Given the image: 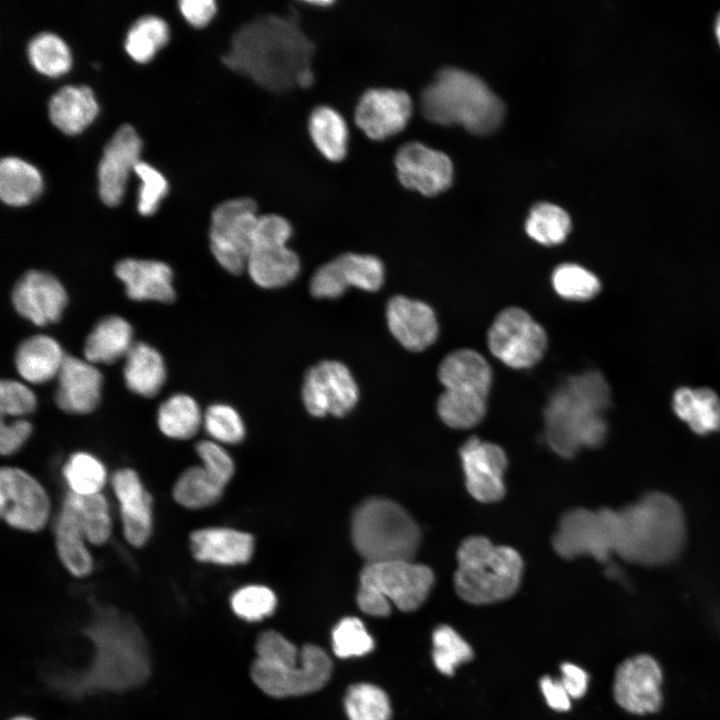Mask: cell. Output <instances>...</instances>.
Instances as JSON below:
<instances>
[{
    "label": "cell",
    "instance_id": "obj_1",
    "mask_svg": "<svg viewBox=\"0 0 720 720\" xmlns=\"http://www.w3.org/2000/svg\"><path fill=\"white\" fill-rule=\"evenodd\" d=\"M313 41L301 29L298 15L267 14L240 26L222 62L274 93L308 88L314 81Z\"/></svg>",
    "mask_w": 720,
    "mask_h": 720
},
{
    "label": "cell",
    "instance_id": "obj_2",
    "mask_svg": "<svg viewBox=\"0 0 720 720\" xmlns=\"http://www.w3.org/2000/svg\"><path fill=\"white\" fill-rule=\"evenodd\" d=\"M610 390L599 372L568 378L555 389L544 409V438L558 456L570 459L583 448H598L607 439L604 411Z\"/></svg>",
    "mask_w": 720,
    "mask_h": 720
},
{
    "label": "cell",
    "instance_id": "obj_3",
    "mask_svg": "<svg viewBox=\"0 0 720 720\" xmlns=\"http://www.w3.org/2000/svg\"><path fill=\"white\" fill-rule=\"evenodd\" d=\"M687 539L682 506L671 495L650 491L616 509V552L623 561L646 567L669 564Z\"/></svg>",
    "mask_w": 720,
    "mask_h": 720
},
{
    "label": "cell",
    "instance_id": "obj_4",
    "mask_svg": "<svg viewBox=\"0 0 720 720\" xmlns=\"http://www.w3.org/2000/svg\"><path fill=\"white\" fill-rule=\"evenodd\" d=\"M423 116L440 125H463L476 135H486L501 124L505 107L478 76L446 67L438 71L421 93Z\"/></svg>",
    "mask_w": 720,
    "mask_h": 720
},
{
    "label": "cell",
    "instance_id": "obj_5",
    "mask_svg": "<svg viewBox=\"0 0 720 720\" xmlns=\"http://www.w3.org/2000/svg\"><path fill=\"white\" fill-rule=\"evenodd\" d=\"M256 660L251 666L253 682L267 695L284 698L316 692L328 682L332 662L319 646L300 650L280 633L262 632L256 641Z\"/></svg>",
    "mask_w": 720,
    "mask_h": 720
},
{
    "label": "cell",
    "instance_id": "obj_6",
    "mask_svg": "<svg viewBox=\"0 0 720 720\" xmlns=\"http://www.w3.org/2000/svg\"><path fill=\"white\" fill-rule=\"evenodd\" d=\"M523 568L520 554L512 547L496 545L483 536L468 537L457 551L455 591L474 605L506 600L518 590Z\"/></svg>",
    "mask_w": 720,
    "mask_h": 720
},
{
    "label": "cell",
    "instance_id": "obj_7",
    "mask_svg": "<svg viewBox=\"0 0 720 720\" xmlns=\"http://www.w3.org/2000/svg\"><path fill=\"white\" fill-rule=\"evenodd\" d=\"M353 544L366 563L413 560L421 541L420 528L398 503L369 498L354 511Z\"/></svg>",
    "mask_w": 720,
    "mask_h": 720
},
{
    "label": "cell",
    "instance_id": "obj_8",
    "mask_svg": "<svg viewBox=\"0 0 720 720\" xmlns=\"http://www.w3.org/2000/svg\"><path fill=\"white\" fill-rule=\"evenodd\" d=\"M438 379L444 387L437 401L443 423L453 429L479 424L486 414L492 384L487 360L472 349L455 350L441 361Z\"/></svg>",
    "mask_w": 720,
    "mask_h": 720
},
{
    "label": "cell",
    "instance_id": "obj_9",
    "mask_svg": "<svg viewBox=\"0 0 720 720\" xmlns=\"http://www.w3.org/2000/svg\"><path fill=\"white\" fill-rule=\"evenodd\" d=\"M292 232L289 221L280 215L259 216L247 263L255 284L266 289L280 288L298 276L299 257L287 246Z\"/></svg>",
    "mask_w": 720,
    "mask_h": 720
},
{
    "label": "cell",
    "instance_id": "obj_10",
    "mask_svg": "<svg viewBox=\"0 0 720 720\" xmlns=\"http://www.w3.org/2000/svg\"><path fill=\"white\" fill-rule=\"evenodd\" d=\"M259 216L256 202L249 197L226 200L212 211L210 248L228 272L239 275L247 270Z\"/></svg>",
    "mask_w": 720,
    "mask_h": 720
},
{
    "label": "cell",
    "instance_id": "obj_11",
    "mask_svg": "<svg viewBox=\"0 0 720 720\" xmlns=\"http://www.w3.org/2000/svg\"><path fill=\"white\" fill-rule=\"evenodd\" d=\"M552 545L562 558L593 557L608 564L616 550V510L574 508L565 512Z\"/></svg>",
    "mask_w": 720,
    "mask_h": 720
},
{
    "label": "cell",
    "instance_id": "obj_12",
    "mask_svg": "<svg viewBox=\"0 0 720 720\" xmlns=\"http://www.w3.org/2000/svg\"><path fill=\"white\" fill-rule=\"evenodd\" d=\"M51 513L48 492L36 477L18 466L0 469V516L8 527L38 533L49 523Z\"/></svg>",
    "mask_w": 720,
    "mask_h": 720
},
{
    "label": "cell",
    "instance_id": "obj_13",
    "mask_svg": "<svg viewBox=\"0 0 720 720\" xmlns=\"http://www.w3.org/2000/svg\"><path fill=\"white\" fill-rule=\"evenodd\" d=\"M487 341L491 353L515 369L530 368L538 363L548 344L544 328L519 307L505 308L496 316Z\"/></svg>",
    "mask_w": 720,
    "mask_h": 720
},
{
    "label": "cell",
    "instance_id": "obj_14",
    "mask_svg": "<svg viewBox=\"0 0 720 720\" xmlns=\"http://www.w3.org/2000/svg\"><path fill=\"white\" fill-rule=\"evenodd\" d=\"M360 583L378 591L399 610L411 612L427 599L434 584L433 571L413 560L366 563Z\"/></svg>",
    "mask_w": 720,
    "mask_h": 720
},
{
    "label": "cell",
    "instance_id": "obj_15",
    "mask_svg": "<svg viewBox=\"0 0 720 720\" xmlns=\"http://www.w3.org/2000/svg\"><path fill=\"white\" fill-rule=\"evenodd\" d=\"M358 398L357 383L342 362L324 360L312 366L305 374L302 399L312 416L330 414L342 417L354 408Z\"/></svg>",
    "mask_w": 720,
    "mask_h": 720
},
{
    "label": "cell",
    "instance_id": "obj_16",
    "mask_svg": "<svg viewBox=\"0 0 720 720\" xmlns=\"http://www.w3.org/2000/svg\"><path fill=\"white\" fill-rule=\"evenodd\" d=\"M119 507L122 533L134 548L144 547L153 528V497L138 472L130 467L115 470L109 481Z\"/></svg>",
    "mask_w": 720,
    "mask_h": 720
},
{
    "label": "cell",
    "instance_id": "obj_17",
    "mask_svg": "<svg viewBox=\"0 0 720 720\" xmlns=\"http://www.w3.org/2000/svg\"><path fill=\"white\" fill-rule=\"evenodd\" d=\"M459 456L469 494L481 503H495L505 495L507 456L495 443L470 437Z\"/></svg>",
    "mask_w": 720,
    "mask_h": 720
},
{
    "label": "cell",
    "instance_id": "obj_18",
    "mask_svg": "<svg viewBox=\"0 0 720 720\" xmlns=\"http://www.w3.org/2000/svg\"><path fill=\"white\" fill-rule=\"evenodd\" d=\"M395 167L400 183L432 197L447 190L453 180V164L443 152L420 142L402 145L395 155Z\"/></svg>",
    "mask_w": 720,
    "mask_h": 720
},
{
    "label": "cell",
    "instance_id": "obj_19",
    "mask_svg": "<svg viewBox=\"0 0 720 720\" xmlns=\"http://www.w3.org/2000/svg\"><path fill=\"white\" fill-rule=\"evenodd\" d=\"M412 100L403 90L371 88L360 97L355 123L372 140H384L402 131L412 114Z\"/></svg>",
    "mask_w": 720,
    "mask_h": 720
},
{
    "label": "cell",
    "instance_id": "obj_20",
    "mask_svg": "<svg viewBox=\"0 0 720 720\" xmlns=\"http://www.w3.org/2000/svg\"><path fill=\"white\" fill-rule=\"evenodd\" d=\"M662 671L648 655H638L617 669L614 696L625 710L636 714L656 711L662 702Z\"/></svg>",
    "mask_w": 720,
    "mask_h": 720
},
{
    "label": "cell",
    "instance_id": "obj_21",
    "mask_svg": "<svg viewBox=\"0 0 720 720\" xmlns=\"http://www.w3.org/2000/svg\"><path fill=\"white\" fill-rule=\"evenodd\" d=\"M142 141L130 124H123L107 142L98 166V189L108 206L118 205L130 170L140 161Z\"/></svg>",
    "mask_w": 720,
    "mask_h": 720
},
{
    "label": "cell",
    "instance_id": "obj_22",
    "mask_svg": "<svg viewBox=\"0 0 720 720\" xmlns=\"http://www.w3.org/2000/svg\"><path fill=\"white\" fill-rule=\"evenodd\" d=\"M12 303L22 317L37 326H44L61 318L67 304V293L52 274L31 270L15 284Z\"/></svg>",
    "mask_w": 720,
    "mask_h": 720
},
{
    "label": "cell",
    "instance_id": "obj_23",
    "mask_svg": "<svg viewBox=\"0 0 720 720\" xmlns=\"http://www.w3.org/2000/svg\"><path fill=\"white\" fill-rule=\"evenodd\" d=\"M386 321L394 338L409 351L425 350L438 336L439 326L434 310L422 301L403 295L388 301Z\"/></svg>",
    "mask_w": 720,
    "mask_h": 720
},
{
    "label": "cell",
    "instance_id": "obj_24",
    "mask_svg": "<svg viewBox=\"0 0 720 720\" xmlns=\"http://www.w3.org/2000/svg\"><path fill=\"white\" fill-rule=\"evenodd\" d=\"M57 380L55 402L62 411L83 415L98 407L103 378L94 364L66 355Z\"/></svg>",
    "mask_w": 720,
    "mask_h": 720
},
{
    "label": "cell",
    "instance_id": "obj_25",
    "mask_svg": "<svg viewBox=\"0 0 720 720\" xmlns=\"http://www.w3.org/2000/svg\"><path fill=\"white\" fill-rule=\"evenodd\" d=\"M383 282V263L373 255L344 253L319 268L320 286L333 299L342 296L350 286L375 292Z\"/></svg>",
    "mask_w": 720,
    "mask_h": 720
},
{
    "label": "cell",
    "instance_id": "obj_26",
    "mask_svg": "<svg viewBox=\"0 0 720 720\" xmlns=\"http://www.w3.org/2000/svg\"><path fill=\"white\" fill-rule=\"evenodd\" d=\"M194 559L201 563L233 566L247 563L254 550L253 537L226 527H206L189 535Z\"/></svg>",
    "mask_w": 720,
    "mask_h": 720
},
{
    "label": "cell",
    "instance_id": "obj_27",
    "mask_svg": "<svg viewBox=\"0 0 720 720\" xmlns=\"http://www.w3.org/2000/svg\"><path fill=\"white\" fill-rule=\"evenodd\" d=\"M115 274L133 300L169 303L175 299L173 273L163 262L127 258L116 264Z\"/></svg>",
    "mask_w": 720,
    "mask_h": 720
},
{
    "label": "cell",
    "instance_id": "obj_28",
    "mask_svg": "<svg viewBox=\"0 0 720 720\" xmlns=\"http://www.w3.org/2000/svg\"><path fill=\"white\" fill-rule=\"evenodd\" d=\"M56 553L62 566L76 578L89 576L94 558L73 513L61 504L53 524Z\"/></svg>",
    "mask_w": 720,
    "mask_h": 720
},
{
    "label": "cell",
    "instance_id": "obj_29",
    "mask_svg": "<svg viewBox=\"0 0 720 720\" xmlns=\"http://www.w3.org/2000/svg\"><path fill=\"white\" fill-rule=\"evenodd\" d=\"M65 357L54 338L38 334L18 346L15 365L23 380L30 384H43L58 376Z\"/></svg>",
    "mask_w": 720,
    "mask_h": 720
},
{
    "label": "cell",
    "instance_id": "obj_30",
    "mask_svg": "<svg viewBox=\"0 0 720 720\" xmlns=\"http://www.w3.org/2000/svg\"><path fill=\"white\" fill-rule=\"evenodd\" d=\"M48 110L51 122L58 129L77 134L93 121L98 103L88 86L66 85L51 96Z\"/></svg>",
    "mask_w": 720,
    "mask_h": 720
},
{
    "label": "cell",
    "instance_id": "obj_31",
    "mask_svg": "<svg viewBox=\"0 0 720 720\" xmlns=\"http://www.w3.org/2000/svg\"><path fill=\"white\" fill-rule=\"evenodd\" d=\"M133 345L131 325L119 316H108L101 319L87 336L84 357L94 365L111 364L125 358Z\"/></svg>",
    "mask_w": 720,
    "mask_h": 720
},
{
    "label": "cell",
    "instance_id": "obj_32",
    "mask_svg": "<svg viewBox=\"0 0 720 720\" xmlns=\"http://www.w3.org/2000/svg\"><path fill=\"white\" fill-rule=\"evenodd\" d=\"M672 407L694 433L705 436L720 431V398L713 390L682 387L675 391Z\"/></svg>",
    "mask_w": 720,
    "mask_h": 720
},
{
    "label": "cell",
    "instance_id": "obj_33",
    "mask_svg": "<svg viewBox=\"0 0 720 720\" xmlns=\"http://www.w3.org/2000/svg\"><path fill=\"white\" fill-rule=\"evenodd\" d=\"M123 377L131 392L146 398L154 397L166 380L161 354L146 343H134L125 357Z\"/></svg>",
    "mask_w": 720,
    "mask_h": 720
},
{
    "label": "cell",
    "instance_id": "obj_34",
    "mask_svg": "<svg viewBox=\"0 0 720 720\" xmlns=\"http://www.w3.org/2000/svg\"><path fill=\"white\" fill-rule=\"evenodd\" d=\"M61 504L73 513L90 545L102 546L109 541L113 519L104 493L81 496L66 492Z\"/></svg>",
    "mask_w": 720,
    "mask_h": 720
},
{
    "label": "cell",
    "instance_id": "obj_35",
    "mask_svg": "<svg viewBox=\"0 0 720 720\" xmlns=\"http://www.w3.org/2000/svg\"><path fill=\"white\" fill-rule=\"evenodd\" d=\"M156 423L165 437L186 441L196 436L203 426V414L193 397L178 393L159 406Z\"/></svg>",
    "mask_w": 720,
    "mask_h": 720
},
{
    "label": "cell",
    "instance_id": "obj_36",
    "mask_svg": "<svg viewBox=\"0 0 720 720\" xmlns=\"http://www.w3.org/2000/svg\"><path fill=\"white\" fill-rule=\"evenodd\" d=\"M40 172L28 162L13 156L0 162V197L10 206H23L34 201L42 192Z\"/></svg>",
    "mask_w": 720,
    "mask_h": 720
},
{
    "label": "cell",
    "instance_id": "obj_37",
    "mask_svg": "<svg viewBox=\"0 0 720 720\" xmlns=\"http://www.w3.org/2000/svg\"><path fill=\"white\" fill-rule=\"evenodd\" d=\"M308 130L317 150L329 161L343 160L348 147V127L342 115L329 106H318L310 114Z\"/></svg>",
    "mask_w": 720,
    "mask_h": 720
},
{
    "label": "cell",
    "instance_id": "obj_38",
    "mask_svg": "<svg viewBox=\"0 0 720 720\" xmlns=\"http://www.w3.org/2000/svg\"><path fill=\"white\" fill-rule=\"evenodd\" d=\"M223 486L201 464L186 468L172 486V498L179 506L198 510L216 504L223 495Z\"/></svg>",
    "mask_w": 720,
    "mask_h": 720
},
{
    "label": "cell",
    "instance_id": "obj_39",
    "mask_svg": "<svg viewBox=\"0 0 720 720\" xmlns=\"http://www.w3.org/2000/svg\"><path fill=\"white\" fill-rule=\"evenodd\" d=\"M61 474L67 492L81 496L103 493L110 481L105 464L94 454L82 450L68 456Z\"/></svg>",
    "mask_w": 720,
    "mask_h": 720
},
{
    "label": "cell",
    "instance_id": "obj_40",
    "mask_svg": "<svg viewBox=\"0 0 720 720\" xmlns=\"http://www.w3.org/2000/svg\"><path fill=\"white\" fill-rule=\"evenodd\" d=\"M571 225L570 216L562 207L549 202H539L529 211L525 231L539 244L554 246L566 240Z\"/></svg>",
    "mask_w": 720,
    "mask_h": 720
},
{
    "label": "cell",
    "instance_id": "obj_41",
    "mask_svg": "<svg viewBox=\"0 0 720 720\" xmlns=\"http://www.w3.org/2000/svg\"><path fill=\"white\" fill-rule=\"evenodd\" d=\"M169 39L167 23L155 15L137 19L127 32L124 47L130 57L139 62H148Z\"/></svg>",
    "mask_w": 720,
    "mask_h": 720
},
{
    "label": "cell",
    "instance_id": "obj_42",
    "mask_svg": "<svg viewBox=\"0 0 720 720\" xmlns=\"http://www.w3.org/2000/svg\"><path fill=\"white\" fill-rule=\"evenodd\" d=\"M27 53L32 66L44 75L56 77L70 69V50L66 43L52 32L35 35L29 41Z\"/></svg>",
    "mask_w": 720,
    "mask_h": 720
},
{
    "label": "cell",
    "instance_id": "obj_43",
    "mask_svg": "<svg viewBox=\"0 0 720 720\" xmlns=\"http://www.w3.org/2000/svg\"><path fill=\"white\" fill-rule=\"evenodd\" d=\"M344 706L349 720H390L391 705L387 694L369 683L350 686Z\"/></svg>",
    "mask_w": 720,
    "mask_h": 720
},
{
    "label": "cell",
    "instance_id": "obj_44",
    "mask_svg": "<svg viewBox=\"0 0 720 720\" xmlns=\"http://www.w3.org/2000/svg\"><path fill=\"white\" fill-rule=\"evenodd\" d=\"M556 293L567 300L586 301L595 297L601 288L599 279L586 268L575 263H563L552 273Z\"/></svg>",
    "mask_w": 720,
    "mask_h": 720
},
{
    "label": "cell",
    "instance_id": "obj_45",
    "mask_svg": "<svg viewBox=\"0 0 720 720\" xmlns=\"http://www.w3.org/2000/svg\"><path fill=\"white\" fill-rule=\"evenodd\" d=\"M433 662L443 674L451 676L455 668L472 659L470 645L450 626H438L432 635Z\"/></svg>",
    "mask_w": 720,
    "mask_h": 720
},
{
    "label": "cell",
    "instance_id": "obj_46",
    "mask_svg": "<svg viewBox=\"0 0 720 720\" xmlns=\"http://www.w3.org/2000/svg\"><path fill=\"white\" fill-rule=\"evenodd\" d=\"M203 427L211 440L219 444H237L245 435L240 415L226 404L210 405L203 413Z\"/></svg>",
    "mask_w": 720,
    "mask_h": 720
},
{
    "label": "cell",
    "instance_id": "obj_47",
    "mask_svg": "<svg viewBox=\"0 0 720 720\" xmlns=\"http://www.w3.org/2000/svg\"><path fill=\"white\" fill-rule=\"evenodd\" d=\"M332 649L339 658L359 657L374 649V641L360 619L345 617L332 631Z\"/></svg>",
    "mask_w": 720,
    "mask_h": 720
},
{
    "label": "cell",
    "instance_id": "obj_48",
    "mask_svg": "<svg viewBox=\"0 0 720 720\" xmlns=\"http://www.w3.org/2000/svg\"><path fill=\"white\" fill-rule=\"evenodd\" d=\"M277 599L271 589L262 585H248L238 589L231 597L234 613L247 621H259L270 616Z\"/></svg>",
    "mask_w": 720,
    "mask_h": 720
},
{
    "label": "cell",
    "instance_id": "obj_49",
    "mask_svg": "<svg viewBox=\"0 0 720 720\" xmlns=\"http://www.w3.org/2000/svg\"><path fill=\"white\" fill-rule=\"evenodd\" d=\"M134 171L141 179L137 209L141 215H152L167 194L168 183L158 170L141 160L135 165Z\"/></svg>",
    "mask_w": 720,
    "mask_h": 720
},
{
    "label": "cell",
    "instance_id": "obj_50",
    "mask_svg": "<svg viewBox=\"0 0 720 720\" xmlns=\"http://www.w3.org/2000/svg\"><path fill=\"white\" fill-rule=\"evenodd\" d=\"M37 408V398L28 385L16 380L0 383V412L2 418H25Z\"/></svg>",
    "mask_w": 720,
    "mask_h": 720
},
{
    "label": "cell",
    "instance_id": "obj_51",
    "mask_svg": "<svg viewBox=\"0 0 720 720\" xmlns=\"http://www.w3.org/2000/svg\"><path fill=\"white\" fill-rule=\"evenodd\" d=\"M195 451L201 465L226 487L234 474V463L228 452L212 440L198 441Z\"/></svg>",
    "mask_w": 720,
    "mask_h": 720
},
{
    "label": "cell",
    "instance_id": "obj_52",
    "mask_svg": "<svg viewBox=\"0 0 720 720\" xmlns=\"http://www.w3.org/2000/svg\"><path fill=\"white\" fill-rule=\"evenodd\" d=\"M33 433L32 423L25 418L0 424V453L4 457L11 456L21 450Z\"/></svg>",
    "mask_w": 720,
    "mask_h": 720
},
{
    "label": "cell",
    "instance_id": "obj_53",
    "mask_svg": "<svg viewBox=\"0 0 720 720\" xmlns=\"http://www.w3.org/2000/svg\"><path fill=\"white\" fill-rule=\"evenodd\" d=\"M178 5L184 18L196 27L208 24L217 11L213 0H181Z\"/></svg>",
    "mask_w": 720,
    "mask_h": 720
},
{
    "label": "cell",
    "instance_id": "obj_54",
    "mask_svg": "<svg viewBox=\"0 0 720 720\" xmlns=\"http://www.w3.org/2000/svg\"><path fill=\"white\" fill-rule=\"evenodd\" d=\"M359 608L366 614L386 617L391 612V603L374 588L360 583L356 597Z\"/></svg>",
    "mask_w": 720,
    "mask_h": 720
},
{
    "label": "cell",
    "instance_id": "obj_55",
    "mask_svg": "<svg viewBox=\"0 0 720 720\" xmlns=\"http://www.w3.org/2000/svg\"><path fill=\"white\" fill-rule=\"evenodd\" d=\"M540 688L547 704L556 711H567L571 707L570 695L560 680L545 676L540 680Z\"/></svg>",
    "mask_w": 720,
    "mask_h": 720
},
{
    "label": "cell",
    "instance_id": "obj_56",
    "mask_svg": "<svg viewBox=\"0 0 720 720\" xmlns=\"http://www.w3.org/2000/svg\"><path fill=\"white\" fill-rule=\"evenodd\" d=\"M561 671L562 678L560 681L570 697H582L585 694L588 685V675L586 672L572 663L562 664Z\"/></svg>",
    "mask_w": 720,
    "mask_h": 720
},
{
    "label": "cell",
    "instance_id": "obj_57",
    "mask_svg": "<svg viewBox=\"0 0 720 720\" xmlns=\"http://www.w3.org/2000/svg\"><path fill=\"white\" fill-rule=\"evenodd\" d=\"M715 35L720 45V13L717 15L714 25Z\"/></svg>",
    "mask_w": 720,
    "mask_h": 720
},
{
    "label": "cell",
    "instance_id": "obj_58",
    "mask_svg": "<svg viewBox=\"0 0 720 720\" xmlns=\"http://www.w3.org/2000/svg\"><path fill=\"white\" fill-rule=\"evenodd\" d=\"M307 3L310 5H317V6L325 7V6H329V5L333 4V1H308Z\"/></svg>",
    "mask_w": 720,
    "mask_h": 720
},
{
    "label": "cell",
    "instance_id": "obj_59",
    "mask_svg": "<svg viewBox=\"0 0 720 720\" xmlns=\"http://www.w3.org/2000/svg\"><path fill=\"white\" fill-rule=\"evenodd\" d=\"M10 720H33V719L26 717V716H18V717H14Z\"/></svg>",
    "mask_w": 720,
    "mask_h": 720
}]
</instances>
